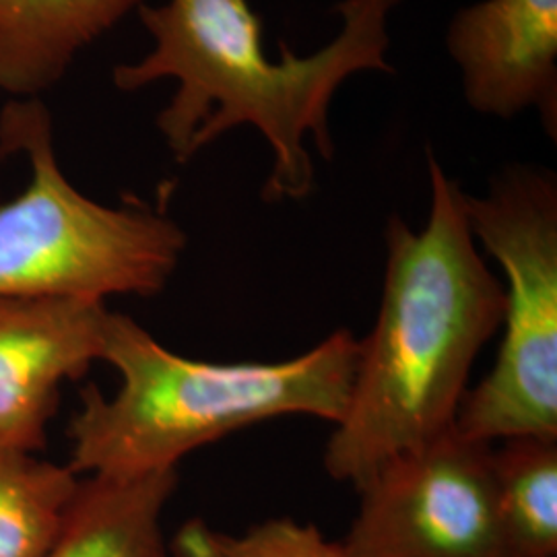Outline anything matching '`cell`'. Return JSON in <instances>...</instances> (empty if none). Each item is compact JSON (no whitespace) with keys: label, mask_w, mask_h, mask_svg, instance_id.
<instances>
[{"label":"cell","mask_w":557,"mask_h":557,"mask_svg":"<svg viewBox=\"0 0 557 557\" xmlns=\"http://www.w3.org/2000/svg\"><path fill=\"white\" fill-rule=\"evenodd\" d=\"M428 174L425 227L386 223L379 317L324 450L326 473L356 490L384 460L455 428L479 354L502 329L504 283L479 250L467 193L432 149Z\"/></svg>","instance_id":"cell-1"},{"label":"cell","mask_w":557,"mask_h":557,"mask_svg":"<svg viewBox=\"0 0 557 557\" xmlns=\"http://www.w3.org/2000/svg\"><path fill=\"white\" fill-rule=\"evenodd\" d=\"M403 0H341L337 38L310 57L278 40V62L262 46V20L248 0H168L139 9L153 50L114 69V85L137 91L161 79L176 94L158 116L178 163L193 160L227 131L250 124L273 151L262 200H304L314 188L312 137L324 160L335 140L329 112L338 87L356 73H395L388 62L391 13Z\"/></svg>","instance_id":"cell-2"},{"label":"cell","mask_w":557,"mask_h":557,"mask_svg":"<svg viewBox=\"0 0 557 557\" xmlns=\"http://www.w3.org/2000/svg\"><path fill=\"white\" fill-rule=\"evenodd\" d=\"M359 358V338L335 331L310 351L283 361L215 363L184 358L137 320L112 312L101 361L119 388L87 386L69 425L77 475H145L178 469L202 446L248 425L306 416L343 418Z\"/></svg>","instance_id":"cell-3"},{"label":"cell","mask_w":557,"mask_h":557,"mask_svg":"<svg viewBox=\"0 0 557 557\" xmlns=\"http://www.w3.org/2000/svg\"><path fill=\"white\" fill-rule=\"evenodd\" d=\"M23 151L27 188L0 205V298L98 301L151 298L165 289L186 250L168 213L140 202L108 207L60 170L52 119L34 98L0 114V153Z\"/></svg>","instance_id":"cell-4"},{"label":"cell","mask_w":557,"mask_h":557,"mask_svg":"<svg viewBox=\"0 0 557 557\" xmlns=\"http://www.w3.org/2000/svg\"><path fill=\"white\" fill-rule=\"evenodd\" d=\"M467 213L506 277L504 335L494 368L462 398L455 428L492 444L557 436L556 174L508 165L483 197L467 195Z\"/></svg>","instance_id":"cell-5"},{"label":"cell","mask_w":557,"mask_h":557,"mask_svg":"<svg viewBox=\"0 0 557 557\" xmlns=\"http://www.w3.org/2000/svg\"><path fill=\"white\" fill-rule=\"evenodd\" d=\"M351 557H512L499 518L494 444L457 428L388 458L358 487Z\"/></svg>","instance_id":"cell-6"},{"label":"cell","mask_w":557,"mask_h":557,"mask_svg":"<svg viewBox=\"0 0 557 557\" xmlns=\"http://www.w3.org/2000/svg\"><path fill=\"white\" fill-rule=\"evenodd\" d=\"M108 317L98 301L0 298V446L41 450L60 388L101 361Z\"/></svg>","instance_id":"cell-7"},{"label":"cell","mask_w":557,"mask_h":557,"mask_svg":"<svg viewBox=\"0 0 557 557\" xmlns=\"http://www.w3.org/2000/svg\"><path fill=\"white\" fill-rule=\"evenodd\" d=\"M446 50L471 110L510 120L535 108L557 139V0L467 4L448 23Z\"/></svg>","instance_id":"cell-8"},{"label":"cell","mask_w":557,"mask_h":557,"mask_svg":"<svg viewBox=\"0 0 557 557\" xmlns=\"http://www.w3.org/2000/svg\"><path fill=\"white\" fill-rule=\"evenodd\" d=\"M145 0H2L0 91L36 98Z\"/></svg>","instance_id":"cell-9"},{"label":"cell","mask_w":557,"mask_h":557,"mask_svg":"<svg viewBox=\"0 0 557 557\" xmlns=\"http://www.w3.org/2000/svg\"><path fill=\"white\" fill-rule=\"evenodd\" d=\"M178 469L145 475H85L46 557H176L163 512Z\"/></svg>","instance_id":"cell-10"},{"label":"cell","mask_w":557,"mask_h":557,"mask_svg":"<svg viewBox=\"0 0 557 557\" xmlns=\"http://www.w3.org/2000/svg\"><path fill=\"white\" fill-rule=\"evenodd\" d=\"M494 444L499 518L512 557H557V436Z\"/></svg>","instance_id":"cell-11"},{"label":"cell","mask_w":557,"mask_h":557,"mask_svg":"<svg viewBox=\"0 0 557 557\" xmlns=\"http://www.w3.org/2000/svg\"><path fill=\"white\" fill-rule=\"evenodd\" d=\"M79 483L71 465L0 446V557L48 556Z\"/></svg>","instance_id":"cell-12"},{"label":"cell","mask_w":557,"mask_h":557,"mask_svg":"<svg viewBox=\"0 0 557 557\" xmlns=\"http://www.w3.org/2000/svg\"><path fill=\"white\" fill-rule=\"evenodd\" d=\"M170 543L176 557H351L343 543L329 541L314 524L287 517L269 518L239 535L193 518Z\"/></svg>","instance_id":"cell-13"},{"label":"cell","mask_w":557,"mask_h":557,"mask_svg":"<svg viewBox=\"0 0 557 557\" xmlns=\"http://www.w3.org/2000/svg\"><path fill=\"white\" fill-rule=\"evenodd\" d=\"M0 4H2V0H0Z\"/></svg>","instance_id":"cell-14"}]
</instances>
